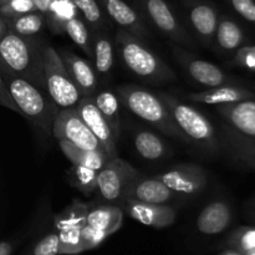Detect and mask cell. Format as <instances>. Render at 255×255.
Listing matches in <instances>:
<instances>
[{
    "mask_svg": "<svg viewBox=\"0 0 255 255\" xmlns=\"http://www.w3.org/2000/svg\"><path fill=\"white\" fill-rule=\"evenodd\" d=\"M0 75L6 85L10 96L19 109L20 115L29 120L44 134H52V122L59 109L50 99L47 92L15 74L1 59Z\"/></svg>",
    "mask_w": 255,
    "mask_h": 255,
    "instance_id": "obj_1",
    "label": "cell"
},
{
    "mask_svg": "<svg viewBox=\"0 0 255 255\" xmlns=\"http://www.w3.org/2000/svg\"><path fill=\"white\" fill-rule=\"evenodd\" d=\"M45 44L35 36H21L9 30L0 40V59L19 76L46 91L44 72Z\"/></svg>",
    "mask_w": 255,
    "mask_h": 255,
    "instance_id": "obj_2",
    "label": "cell"
},
{
    "mask_svg": "<svg viewBox=\"0 0 255 255\" xmlns=\"http://www.w3.org/2000/svg\"><path fill=\"white\" fill-rule=\"evenodd\" d=\"M116 94L119 95L121 105L136 117L172 138H177L184 143H192L191 139L174 124L171 112L158 95L137 85H121L117 87Z\"/></svg>",
    "mask_w": 255,
    "mask_h": 255,
    "instance_id": "obj_3",
    "label": "cell"
},
{
    "mask_svg": "<svg viewBox=\"0 0 255 255\" xmlns=\"http://www.w3.org/2000/svg\"><path fill=\"white\" fill-rule=\"evenodd\" d=\"M115 42L122 62L134 76L151 84H163L176 80L173 70L134 35L120 29L115 36Z\"/></svg>",
    "mask_w": 255,
    "mask_h": 255,
    "instance_id": "obj_4",
    "label": "cell"
},
{
    "mask_svg": "<svg viewBox=\"0 0 255 255\" xmlns=\"http://www.w3.org/2000/svg\"><path fill=\"white\" fill-rule=\"evenodd\" d=\"M158 95L167 106L174 124L191 139L193 144L202 147L209 153H218L219 141L213 125L196 107L187 105L172 95L159 92Z\"/></svg>",
    "mask_w": 255,
    "mask_h": 255,
    "instance_id": "obj_5",
    "label": "cell"
},
{
    "mask_svg": "<svg viewBox=\"0 0 255 255\" xmlns=\"http://www.w3.org/2000/svg\"><path fill=\"white\" fill-rule=\"evenodd\" d=\"M44 72L46 92L57 109L76 107L84 96L70 76L59 51L51 45L44 47Z\"/></svg>",
    "mask_w": 255,
    "mask_h": 255,
    "instance_id": "obj_6",
    "label": "cell"
},
{
    "mask_svg": "<svg viewBox=\"0 0 255 255\" xmlns=\"http://www.w3.org/2000/svg\"><path fill=\"white\" fill-rule=\"evenodd\" d=\"M137 176L138 172L132 164L119 156L114 157L99 171L96 189L105 203L121 207L126 201L129 186Z\"/></svg>",
    "mask_w": 255,
    "mask_h": 255,
    "instance_id": "obj_7",
    "label": "cell"
},
{
    "mask_svg": "<svg viewBox=\"0 0 255 255\" xmlns=\"http://www.w3.org/2000/svg\"><path fill=\"white\" fill-rule=\"evenodd\" d=\"M87 212L89 204L74 199L64 211L55 216L54 227L59 236L60 255H75L84 252L80 233L86 226Z\"/></svg>",
    "mask_w": 255,
    "mask_h": 255,
    "instance_id": "obj_8",
    "label": "cell"
},
{
    "mask_svg": "<svg viewBox=\"0 0 255 255\" xmlns=\"http://www.w3.org/2000/svg\"><path fill=\"white\" fill-rule=\"evenodd\" d=\"M52 136L56 139H65V141L71 142L72 144L80 148L104 151L100 141L85 125L75 107L57 111L52 122Z\"/></svg>",
    "mask_w": 255,
    "mask_h": 255,
    "instance_id": "obj_9",
    "label": "cell"
},
{
    "mask_svg": "<svg viewBox=\"0 0 255 255\" xmlns=\"http://www.w3.org/2000/svg\"><path fill=\"white\" fill-rule=\"evenodd\" d=\"M139 4L152 24L164 36L177 45L194 46V41L187 32L186 27L182 25L181 20L166 0H139Z\"/></svg>",
    "mask_w": 255,
    "mask_h": 255,
    "instance_id": "obj_10",
    "label": "cell"
},
{
    "mask_svg": "<svg viewBox=\"0 0 255 255\" xmlns=\"http://www.w3.org/2000/svg\"><path fill=\"white\" fill-rule=\"evenodd\" d=\"M177 61L187 71V74L196 82L202 86L211 89V87L223 86V85H237L238 81L229 76L223 69L214 65L207 60L198 59L196 55L187 51L183 47L173 45L172 47Z\"/></svg>",
    "mask_w": 255,
    "mask_h": 255,
    "instance_id": "obj_11",
    "label": "cell"
},
{
    "mask_svg": "<svg viewBox=\"0 0 255 255\" xmlns=\"http://www.w3.org/2000/svg\"><path fill=\"white\" fill-rule=\"evenodd\" d=\"M174 194L196 196L203 192L208 184V174L199 164L182 163L173 166L161 174H157Z\"/></svg>",
    "mask_w": 255,
    "mask_h": 255,
    "instance_id": "obj_12",
    "label": "cell"
},
{
    "mask_svg": "<svg viewBox=\"0 0 255 255\" xmlns=\"http://www.w3.org/2000/svg\"><path fill=\"white\" fill-rule=\"evenodd\" d=\"M79 116L85 122L90 131L101 143L102 148L110 158L117 157V138L112 133L109 124L97 109L92 96H85L75 107Z\"/></svg>",
    "mask_w": 255,
    "mask_h": 255,
    "instance_id": "obj_13",
    "label": "cell"
},
{
    "mask_svg": "<svg viewBox=\"0 0 255 255\" xmlns=\"http://www.w3.org/2000/svg\"><path fill=\"white\" fill-rule=\"evenodd\" d=\"M124 213L134 221L152 228L162 229L172 226L177 219V211L168 204H152L126 199L121 204Z\"/></svg>",
    "mask_w": 255,
    "mask_h": 255,
    "instance_id": "obj_14",
    "label": "cell"
},
{
    "mask_svg": "<svg viewBox=\"0 0 255 255\" xmlns=\"http://www.w3.org/2000/svg\"><path fill=\"white\" fill-rule=\"evenodd\" d=\"M188 21L203 46L211 47L216 36L219 12L207 0H191L188 2Z\"/></svg>",
    "mask_w": 255,
    "mask_h": 255,
    "instance_id": "obj_15",
    "label": "cell"
},
{
    "mask_svg": "<svg viewBox=\"0 0 255 255\" xmlns=\"http://www.w3.org/2000/svg\"><path fill=\"white\" fill-rule=\"evenodd\" d=\"M110 19L114 20L120 29L129 32L144 41L149 36L148 27L144 22L143 16L131 5L124 0H99Z\"/></svg>",
    "mask_w": 255,
    "mask_h": 255,
    "instance_id": "obj_16",
    "label": "cell"
},
{
    "mask_svg": "<svg viewBox=\"0 0 255 255\" xmlns=\"http://www.w3.org/2000/svg\"><path fill=\"white\" fill-rule=\"evenodd\" d=\"M233 221V208L224 199L209 202L199 212L196 227L204 236H217L229 228Z\"/></svg>",
    "mask_w": 255,
    "mask_h": 255,
    "instance_id": "obj_17",
    "label": "cell"
},
{
    "mask_svg": "<svg viewBox=\"0 0 255 255\" xmlns=\"http://www.w3.org/2000/svg\"><path fill=\"white\" fill-rule=\"evenodd\" d=\"M217 112L234 131L255 139V100L221 105Z\"/></svg>",
    "mask_w": 255,
    "mask_h": 255,
    "instance_id": "obj_18",
    "label": "cell"
},
{
    "mask_svg": "<svg viewBox=\"0 0 255 255\" xmlns=\"http://www.w3.org/2000/svg\"><path fill=\"white\" fill-rule=\"evenodd\" d=\"M59 55L82 96H94L99 87V76L94 66L84 57L66 50L59 51Z\"/></svg>",
    "mask_w": 255,
    "mask_h": 255,
    "instance_id": "obj_19",
    "label": "cell"
},
{
    "mask_svg": "<svg viewBox=\"0 0 255 255\" xmlns=\"http://www.w3.org/2000/svg\"><path fill=\"white\" fill-rule=\"evenodd\" d=\"M187 99L196 104L221 106V105L236 104L246 100H255V91L239 85H223V86L211 87L203 91L192 92L187 95Z\"/></svg>",
    "mask_w": 255,
    "mask_h": 255,
    "instance_id": "obj_20",
    "label": "cell"
},
{
    "mask_svg": "<svg viewBox=\"0 0 255 255\" xmlns=\"http://www.w3.org/2000/svg\"><path fill=\"white\" fill-rule=\"evenodd\" d=\"M174 197L176 194L156 176L148 178L138 174L129 186L126 199H133L143 203L167 204Z\"/></svg>",
    "mask_w": 255,
    "mask_h": 255,
    "instance_id": "obj_21",
    "label": "cell"
},
{
    "mask_svg": "<svg viewBox=\"0 0 255 255\" xmlns=\"http://www.w3.org/2000/svg\"><path fill=\"white\" fill-rule=\"evenodd\" d=\"M246 42V32L237 20L228 15H219L213 45L221 54H234Z\"/></svg>",
    "mask_w": 255,
    "mask_h": 255,
    "instance_id": "obj_22",
    "label": "cell"
},
{
    "mask_svg": "<svg viewBox=\"0 0 255 255\" xmlns=\"http://www.w3.org/2000/svg\"><path fill=\"white\" fill-rule=\"evenodd\" d=\"M92 61L99 79L106 81L110 79L115 64V44L105 31L92 34Z\"/></svg>",
    "mask_w": 255,
    "mask_h": 255,
    "instance_id": "obj_23",
    "label": "cell"
},
{
    "mask_svg": "<svg viewBox=\"0 0 255 255\" xmlns=\"http://www.w3.org/2000/svg\"><path fill=\"white\" fill-rule=\"evenodd\" d=\"M223 141L234 161L255 171V139L238 133L226 125L223 127Z\"/></svg>",
    "mask_w": 255,
    "mask_h": 255,
    "instance_id": "obj_24",
    "label": "cell"
},
{
    "mask_svg": "<svg viewBox=\"0 0 255 255\" xmlns=\"http://www.w3.org/2000/svg\"><path fill=\"white\" fill-rule=\"evenodd\" d=\"M124 222V211L121 207L111 203H101L89 206L86 224L105 232L106 234L116 233Z\"/></svg>",
    "mask_w": 255,
    "mask_h": 255,
    "instance_id": "obj_25",
    "label": "cell"
},
{
    "mask_svg": "<svg viewBox=\"0 0 255 255\" xmlns=\"http://www.w3.org/2000/svg\"><path fill=\"white\" fill-rule=\"evenodd\" d=\"M97 109L109 124L114 136L119 139L121 132V101L116 92L101 90L92 96Z\"/></svg>",
    "mask_w": 255,
    "mask_h": 255,
    "instance_id": "obj_26",
    "label": "cell"
},
{
    "mask_svg": "<svg viewBox=\"0 0 255 255\" xmlns=\"http://www.w3.org/2000/svg\"><path fill=\"white\" fill-rule=\"evenodd\" d=\"M57 142H59L62 153L74 166H84L100 171L110 159V157L104 151L80 148L65 139H57Z\"/></svg>",
    "mask_w": 255,
    "mask_h": 255,
    "instance_id": "obj_27",
    "label": "cell"
},
{
    "mask_svg": "<svg viewBox=\"0 0 255 255\" xmlns=\"http://www.w3.org/2000/svg\"><path fill=\"white\" fill-rule=\"evenodd\" d=\"M134 148L142 158L147 161H159L169 151L168 144L161 136L148 129H139L133 134Z\"/></svg>",
    "mask_w": 255,
    "mask_h": 255,
    "instance_id": "obj_28",
    "label": "cell"
},
{
    "mask_svg": "<svg viewBox=\"0 0 255 255\" xmlns=\"http://www.w3.org/2000/svg\"><path fill=\"white\" fill-rule=\"evenodd\" d=\"M80 16V12L74 0H52L49 9L45 12V20L54 32L62 34L67 21Z\"/></svg>",
    "mask_w": 255,
    "mask_h": 255,
    "instance_id": "obj_29",
    "label": "cell"
},
{
    "mask_svg": "<svg viewBox=\"0 0 255 255\" xmlns=\"http://www.w3.org/2000/svg\"><path fill=\"white\" fill-rule=\"evenodd\" d=\"M45 15L40 11L27 12L20 16L7 19L9 30L21 36H35L42 30L45 24Z\"/></svg>",
    "mask_w": 255,
    "mask_h": 255,
    "instance_id": "obj_30",
    "label": "cell"
},
{
    "mask_svg": "<svg viewBox=\"0 0 255 255\" xmlns=\"http://www.w3.org/2000/svg\"><path fill=\"white\" fill-rule=\"evenodd\" d=\"M64 32L72 40L77 47L82 50L87 56H92V32L91 29L85 24L80 16L74 17L66 22L64 26Z\"/></svg>",
    "mask_w": 255,
    "mask_h": 255,
    "instance_id": "obj_31",
    "label": "cell"
},
{
    "mask_svg": "<svg viewBox=\"0 0 255 255\" xmlns=\"http://www.w3.org/2000/svg\"><path fill=\"white\" fill-rule=\"evenodd\" d=\"M74 2L92 31H104L106 20L99 0H74Z\"/></svg>",
    "mask_w": 255,
    "mask_h": 255,
    "instance_id": "obj_32",
    "label": "cell"
},
{
    "mask_svg": "<svg viewBox=\"0 0 255 255\" xmlns=\"http://www.w3.org/2000/svg\"><path fill=\"white\" fill-rule=\"evenodd\" d=\"M226 246L241 253L255 251V227L243 226L234 229L227 238Z\"/></svg>",
    "mask_w": 255,
    "mask_h": 255,
    "instance_id": "obj_33",
    "label": "cell"
},
{
    "mask_svg": "<svg viewBox=\"0 0 255 255\" xmlns=\"http://www.w3.org/2000/svg\"><path fill=\"white\" fill-rule=\"evenodd\" d=\"M70 176L77 189L85 194H90L97 188L99 171L84 166H74L70 169Z\"/></svg>",
    "mask_w": 255,
    "mask_h": 255,
    "instance_id": "obj_34",
    "label": "cell"
},
{
    "mask_svg": "<svg viewBox=\"0 0 255 255\" xmlns=\"http://www.w3.org/2000/svg\"><path fill=\"white\" fill-rule=\"evenodd\" d=\"M229 65L255 72V45H242L232 54Z\"/></svg>",
    "mask_w": 255,
    "mask_h": 255,
    "instance_id": "obj_35",
    "label": "cell"
},
{
    "mask_svg": "<svg viewBox=\"0 0 255 255\" xmlns=\"http://www.w3.org/2000/svg\"><path fill=\"white\" fill-rule=\"evenodd\" d=\"M32 11H37L32 0H7L5 4L0 5V15L6 19Z\"/></svg>",
    "mask_w": 255,
    "mask_h": 255,
    "instance_id": "obj_36",
    "label": "cell"
},
{
    "mask_svg": "<svg viewBox=\"0 0 255 255\" xmlns=\"http://www.w3.org/2000/svg\"><path fill=\"white\" fill-rule=\"evenodd\" d=\"M30 255H60V241L56 231L50 232L32 246Z\"/></svg>",
    "mask_w": 255,
    "mask_h": 255,
    "instance_id": "obj_37",
    "label": "cell"
},
{
    "mask_svg": "<svg viewBox=\"0 0 255 255\" xmlns=\"http://www.w3.org/2000/svg\"><path fill=\"white\" fill-rule=\"evenodd\" d=\"M109 237V234H106L105 232L99 231V229L86 224V226L81 229L80 241H81V246L82 248H84V252H86L97 248V247H99L100 244L104 243Z\"/></svg>",
    "mask_w": 255,
    "mask_h": 255,
    "instance_id": "obj_38",
    "label": "cell"
},
{
    "mask_svg": "<svg viewBox=\"0 0 255 255\" xmlns=\"http://www.w3.org/2000/svg\"><path fill=\"white\" fill-rule=\"evenodd\" d=\"M226 1L239 16L255 25V0H226Z\"/></svg>",
    "mask_w": 255,
    "mask_h": 255,
    "instance_id": "obj_39",
    "label": "cell"
},
{
    "mask_svg": "<svg viewBox=\"0 0 255 255\" xmlns=\"http://www.w3.org/2000/svg\"><path fill=\"white\" fill-rule=\"evenodd\" d=\"M0 105H1L2 107H6V109L11 110V111L16 112V114H20L19 109H17L14 100H12L9 91H7V87L6 85H5L4 80H2L1 75H0Z\"/></svg>",
    "mask_w": 255,
    "mask_h": 255,
    "instance_id": "obj_40",
    "label": "cell"
},
{
    "mask_svg": "<svg viewBox=\"0 0 255 255\" xmlns=\"http://www.w3.org/2000/svg\"><path fill=\"white\" fill-rule=\"evenodd\" d=\"M32 1H34L37 11L42 12V14L45 15V12L47 11V9H49V6H50V4H51L52 0H32Z\"/></svg>",
    "mask_w": 255,
    "mask_h": 255,
    "instance_id": "obj_41",
    "label": "cell"
},
{
    "mask_svg": "<svg viewBox=\"0 0 255 255\" xmlns=\"http://www.w3.org/2000/svg\"><path fill=\"white\" fill-rule=\"evenodd\" d=\"M14 244L10 242H0V255H11Z\"/></svg>",
    "mask_w": 255,
    "mask_h": 255,
    "instance_id": "obj_42",
    "label": "cell"
},
{
    "mask_svg": "<svg viewBox=\"0 0 255 255\" xmlns=\"http://www.w3.org/2000/svg\"><path fill=\"white\" fill-rule=\"evenodd\" d=\"M7 31H9V24H7V19L0 15V40L2 39V36H4Z\"/></svg>",
    "mask_w": 255,
    "mask_h": 255,
    "instance_id": "obj_43",
    "label": "cell"
},
{
    "mask_svg": "<svg viewBox=\"0 0 255 255\" xmlns=\"http://www.w3.org/2000/svg\"><path fill=\"white\" fill-rule=\"evenodd\" d=\"M218 255H243L241 252L236 251V249H232V248H227L226 251L221 252Z\"/></svg>",
    "mask_w": 255,
    "mask_h": 255,
    "instance_id": "obj_44",
    "label": "cell"
},
{
    "mask_svg": "<svg viewBox=\"0 0 255 255\" xmlns=\"http://www.w3.org/2000/svg\"><path fill=\"white\" fill-rule=\"evenodd\" d=\"M249 211H251L252 218H253L255 221V198L253 199V201H252L251 206H249Z\"/></svg>",
    "mask_w": 255,
    "mask_h": 255,
    "instance_id": "obj_45",
    "label": "cell"
},
{
    "mask_svg": "<svg viewBox=\"0 0 255 255\" xmlns=\"http://www.w3.org/2000/svg\"><path fill=\"white\" fill-rule=\"evenodd\" d=\"M243 255H255V251H249L246 252V253H242Z\"/></svg>",
    "mask_w": 255,
    "mask_h": 255,
    "instance_id": "obj_46",
    "label": "cell"
},
{
    "mask_svg": "<svg viewBox=\"0 0 255 255\" xmlns=\"http://www.w3.org/2000/svg\"><path fill=\"white\" fill-rule=\"evenodd\" d=\"M7 0H0V5H2V4H5V2H6Z\"/></svg>",
    "mask_w": 255,
    "mask_h": 255,
    "instance_id": "obj_47",
    "label": "cell"
},
{
    "mask_svg": "<svg viewBox=\"0 0 255 255\" xmlns=\"http://www.w3.org/2000/svg\"><path fill=\"white\" fill-rule=\"evenodd\" d=\"M253 90H254V91H255V82H254V84H253Z\"/></svg>",
    "mask_w": 255,
    "mask_h": 255,
    "instance_id": "obj_48",
    "label": "cell"
}]
</instances>
